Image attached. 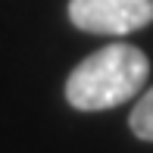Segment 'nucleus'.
Instances as JSON below:
<instances>
[{
	"instance_id": "f03ea898",
	"label": "nucleus",
	"mask_w": 153,
	"mask_h": 153,
	"mask_svg": "<svg viewBox=\"0 0 153 153\" xmlns=\"http://www.w3.org/2000/svg\"><path fill=\"white\" fill-rule=\"evenodd\" d=\"M69 19L91 34H131L153 22V0H69Z\"/></svg>"
},
{
	"instance_id": "7ed1b4c3",
	"label": "nucleus",
	"mask_w": 153,
	"mask_h": 153,
	"mask_svg": "<svg viewBox=\"0 0 153 153\" xmlns=\"http://www.w3.org/2000/svg\"><path fill=\"white\" fill-rule=\"evenodd\" d=\"M128 125L141 141H153V88L144 91V97L134 103V109L128 116Z\"/></svg>"
},
{
	"instance_id": "f257e3e1",
	"label": "nucleus",
	"mask_w": 153,
	"mask_h": 153,
	"mask_svg": "<svg viewBox=\"0 0 153 153\" xmlns=\"http://www.w3.org/2000/svg\"><path fill=\"white\" fill-rule=\"evenodd\" d=\"M150 59L134 44H109L72 69L66 81V100L75 109L100 113L131 100L144 91Z\"/></svg>"
}]
</instances>
